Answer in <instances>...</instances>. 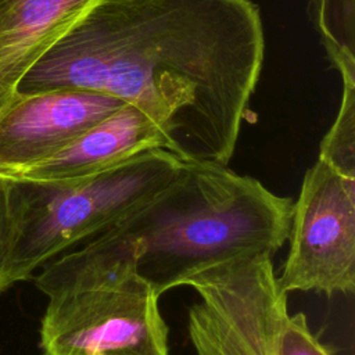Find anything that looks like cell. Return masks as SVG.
Here are the masks:
<instances>
[{"mask_svg":"<svg viewBox=\"0 0 355 355\" xmlns=\"http://www.w3.org/2000/svg\"><path fill=\"white\" fill-rule=\"evenodd\" d=\"M265 55L251 0H96L15 94L87 89L143 111L168 151L227 165Z\"/></svg>","mask_w":355,"mask_h":355,"instance_id":"6da1fadb","label":"cell"},{"mask_svg":"<svg viewBox=\"0 0 355 355\" xmlns=\"http://www.w3.org/2000/svg\"><path fill=\"white\" fill-rule=\"evenodd\" d=\"M318 158L355 178V86L352 85H343L338 112L320 143Z\"/></svg>","mask_w":355,"mask_h":355,"instance_id":"8fae6325","label":"cell"},{"mask_svg":"<svg viewBox=\"0 0 355 355\" xmlns=\"http://www.w3.org/2000/svg\"><path fill=\"white\" fill-rule=\"evenodd\" d=\"M293 204L227 165L184 159L175 182L80 248L132 257L139 275L161 297L197 272L241 254L273 257L288 239Z\"/></svg>","mask_w":355,"mask_h":355,"instance_id":"7a4b0ae2","label":"cell"},{"mask_svg":"<svg viewBox=\"0 0 355 355\" xmlns=\"http://www.w3.org/2000/svg\"><path fill=\"white\" fill-rule=\"evenodd\" d=\"M275 355H336L309 329L306 316L302 312L287 313L280 323Z\"/></svg>","mask_w":355,"mask_h":355,"instance_id":"7c38bea8","label":"cell"},{"mask_svg":"<svg viewBox=\"0 0 355 355\" xmlns=\"http://www.w3.org/2000/svg\"><path fill=\"white\" fill-rule=\"evenodd\" d=\"M35 284L49 298L43 355H169L159 295L132 257L69 251L47 262Z\"/></svg>","mask_w":355,"mask_h":355,"instance_id":"277c9868","label":"cell"},{"mask_svg":"<svg viewBox=\"0 0 355 355\" xmlns=\"http://www.w3.org/2000/svg\"><path fill=\"white\" fill-rule=\"evenodd\" d=\"M10 176L0 173V280L11 243V211H10Z\"/></svg>","mask_w":355,"mask_h":355,"instance_id":"4fadbf2b","label":"cell"},{"mask_svg":"<svg viewBox=\"0 0 355 355\" xmlns=\"http://www.w3.org/2000/svg\"><path fill=\"white\" fill-rule=\"evenodd\" d=\"M308 15L343 85L355 86V0H309Z\"/></svg>","mask_w":355,"mask_h":355,"instance_id":"30bf717a","label":"cell"},{"mask_svg":"<svg viewBox=\"0 0 355 355\" xmlns=\"http://www.w3.org/2000/svg\"><path fill=\"white\" fill-rule=\"evenodd\" d=\"M268 252L241 254L190 276L198 295L187 313L194 355H275L288 313Z\"/></svg>","mask_w":355,"mask_h":355,"instance_id":"5b68a950","label":"cell"},{"mask_svg":"<svg viewBox=\"0 0 355 355\" xmlns=\"http://www.w3.org/2000/svg\"><path fill=\"white\" fill-rule=\"evenodd\" d=\"M290 248L277 277L282 291L327 297L355 290V178L318 158L293 204Z\"/></svg>","mask_w":355,"mask_h":355,"instance_id":"8992f818","label":"cell"},{"mask_svg":"<svg viewBox=\"0 0 355 355\" xmlns=\"http://www.w3.org/2000/svg\"><path fill=\"white\" fill-rule=\"evenodd\" d=\"M126 103L87 89L14 94L0 111V173L17 176Z\"/></svg>","mask_w":355,"mask_h":355,"instance_id":"52a82bcc","label":"cell"},{"mask_svg":"<svg viewBox=\"0 0 355 355\" xmlns=\"http://www.w3.org/2000/svg\"><path fill=\"white\" fill-rule=\"evenodd\" d=\"M96 0H0V111L24 73Z\"/></svg>","mask_w":355,"mask_h":355,"instance_id":"9c48e42d","label":"cell"},{"mask_svg":"<svg viewBox=\"0 0 355 355\" xmlns=\"http://www.w3.org/2000/svg\"><path fill=\"white\" fill-rule=\"evenodd\" d=\"M183 169L179 155L151 148L86 178L10 176L12 230L0 293L58 254L111 229L175 182Z\"/></svg>","mask_w":355,"mask_h":355,"instance_id":"3957f363","label":"cell"},{"mask_svg":"<svg viewBox=\"0 0 355 355\" xmlns=\"http://www.w3.org/2000/svg\"><path fill=\"white\" fill-rule=\"evenodd\" d=\"M151 148L168 150L166 137L143 111L126 103L58 153L17 176L37 180L86 178Z\"/></svg>","mask_w":355,"mask_h":355,"instance_id":"ba28073f","label":"cell"}]
</instances>
